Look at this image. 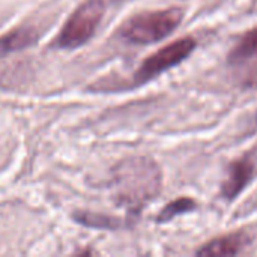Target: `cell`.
<instances>
[{"label": "cell", "instance_id": "obj_1", "mask_svg": "<svg viewBox=\"0 0 257 257\" xmlns=\"http://www.w3.org/2000/svg\"><path fill=\"white\" fill-rule=\"evenodd\" d=\"M114 200L128 211L139 212L161 188V172L149 158H130L113 172Z\"/></svg>", "mask_w": 257, "mask_h": 257}, {"label": "cell", "instance_id": "obj_2", "mask_svg": "<svg viewBox=\"0 0 257 257\" xmlns=\"http://www.w3.org/2000/svg\"><path fill=\"white\" fill-rule=\"evenodd\" d=\"M184 11L179 8L140 12L120 26V36L131 44H154L167 38L181 24Z\"/></svg>", "mask_w": 257, "mask_h": 257}, {"label": "cell", "instance_id": "obj_3", "mask_svg": "<svg viewBox=\"0 0 257 257\" xmlns=\"http://www.w3.org/2000/svg\"><path fill=\"white\" fill-rule=\"evenodd\" d=\"M105 12L104 0H86L68 18L59 36L54 39V47L62 50H74L84 45L96 32Z\"/></svg>", "mask_w": 257, "mask_h": 257}, {"label": "cell", "instance_id": "obj_4", "mask_svg": "<svg viewBox=\"0 0 257 257\" xmlns=\"http://www.w3.org/2000/svg\"><path fill=\"white\" fill-rule=\"evenodd\" d=\"M194 48H196V41L193 38H182L158 50L155 54L149 56L136 72L134 77L136 84L146 83L158 77L160 74L166 72L167 69L176 66L184 59H187Z\"/></svg>", "mask_w": 257, "mask_h": 257}, {"label": "cell", "instance_id": "obj_5", "mask_svg": "<svg viewBox=\"0 0 257 257\" xmlns=\"http://www.w3.org/2000/svg\"><path fill=\"white\" fill-rule=\"evenodd\" d=\"M254 170L256 164L250 157H244L233 161L227 169V176L223 182L221 194L227 200L235 199L250 184V181L254 176Z\"/></svg>", "mask_w": 257, "mask_h": 257}, {"label": "cell", "instance_id": "obj_6", "mask_svg": "<svg viewBox=\"0 0 257 257\" xmlns=\"http://www.w3.org/2000/svg\"><path fill=\"white\" fill-rule=\"evenodd\" d=\"M247 238L244 235H227L223 238H217L206 245H203L197 254L199 256H233L238 254L245 247Z\"/></svg>", "mask_w": 257, "mask_h": 257}, {"label": "cell", "instance_id": "obj_7", "mask_svg": "<svg viewBox=\"0 0 257 257\" xmlns=\"http://www.w3.org/2000/svg\"><path fill=\"white\" fill-rule=\"evenodd\" d=\"M36 38L38 36L35 30L30 27H20L5 33L3 36H0V57L30 47L32 44H35Z\"/></svg>", "mask_w": 257, "mask_h": 257}, {"label": "cell", "instance_id": "obj_8", "mask_svg": "<svg viewBox=\"0 0 257 257\" xmlns=\"http://www.w3.org/2000/svg\"><path fill=\"white\" fill-rule=\"evenodd\" d=\"M257 56V27L242 36L236 47L230 51L229 60L232 63H239Z\"/></svg>", "mask_w": 257, "mask_h": 257}, {"label": "cell", "instance_id": "obj_9", "mask_svg": "<svg viewBox=\"0 0 257 257\" xmlns=\"http://www.w3.org/2000/svg\"><path fill=\"white\" fill-rule=\"evenodd\" d=\"M74 218L80 224H84L87 227H96V229H117L122 226V220L116 217L92 214V212H77L74 214Z\"/></svg>", "mask_w": 257, "mask_h": 257}, {"label": "cell", "instance_id": "obj_10", "mask_svg": "<svg viewBox=\"0 0 257 257\" xmlns=\"http://www.w3.org/2000/svg\"><path fill=\"white\" fill-rule=\"evenodd\" d=\"M196 208V203L194 200L188 199V197H182V199H178L172 203H169L167 206L163 208V211L160 212V215L157 217V221L158 223H166V221H170L173 217L179 215V214H184V212H190Z\"/></svg>", "mask_w": 257, "mask_h": 257}, {"label": "cell", "instance_id": "obj_11", "mask_svg": "<svg viewBox=\"0 0 257 257\" xmlns=\"http://www.w3.org/2000/svg\"><path fill=\"white\" fill-rule=\"evenodd\" d=\"M104 2H107V0H104Z\"/></svg>", "mask_w": 257, "mask_h": 257}]
</instances>
